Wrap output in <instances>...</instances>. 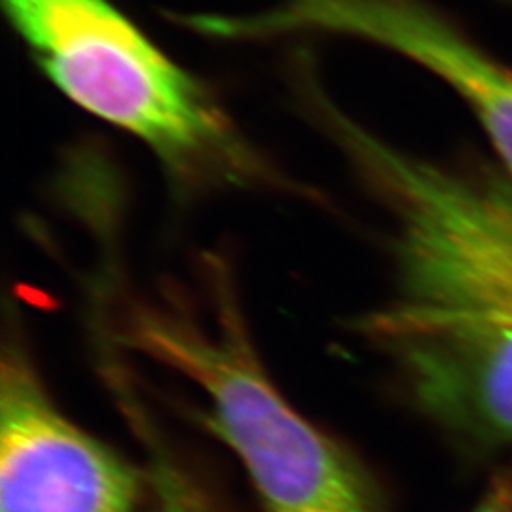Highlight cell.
<instances>
[{
  "instance_id": "obj_2",
  "label": "cell",
  "mask_w": 512,
  "mask_h": 512,
  "mask_svg": "<svg viewBox=\"0 0 512 512\" xmlns=\"http://www.w3.org/2000/svg\"><path fill=\"white\" fill-rule=\"evenodd\" d=\"M198 308L128 300L124 346L202 393L205 425L245 467L266 512H384L365 467L300 414L270 378L224 264L209 258Z\"/></svg>"
},
{
  "instance_id": "obj_3",
  "label": "cell",
  "mask_w": 512,
  "mask_h": 512,
  "mask_svg": "<svg viewBox=\"0 0 512 512\" xmlns=\"http://www.w3.org/2000/svg\"><path fill=\"white\" fill-rule=\"evenodd\" d=\"M38 71L65 99L139 141L183 188L272 183L274 171L200 76L110 0H2Z\"/></svg>"
},
{
  "instance_id": "obj_6",
  "label": "cell",
  "mask_w": 512,
  "mask_h": 512,
  "mask_svg": "<svg viewBox=\"0 0 512 512\" xmlns=\"http://www.w3.org/2000/svg\"><path fill=\"white\" fill-rule=\"evenodd\" d=\"M129 418H133L139 433L150 442V484L156 494L158 512H207L202 497L196 494L190 480L181 473V469L165 456L150 435L145 414L137 406H129Z\"/></svg>"
},
{
  "instance_id": "obj_1",
  "label": "cell",
  "mask_w": 512,
  "mask_h": 512,
  "mask_svg": "<svg viewBox=\"0 0 512 512\" xmlns=\"http://www.w3.org/2000/svg\"><path fill=\"white\" fill-rule=\"evenodd\" d=\"M391 217L395 291L355 329L421 414L469 454L512 448V179L421 160L294 82Z\"/></svg>"
},
{
  "instance_id": "obj_4",
  "label": "cell",
  "mask_w": 512,
  "mask_h": 512,
  "mask_svg": "<svg viewBox=\"0 0 512 512\" xmlns=\"http://www.w3.org/2000/svg\"><path fill=\"white\" fill-rule=\"evenodd\" d=\"M203 35L230 42L330 35L404 55L439 76L475 114L512 179V69L425 0H283L247 16L207 14Z\"/></svg>"
},
{
  "instance_id": "obj_5",
  "label": "cell",
  "mask_w": 512,
  "mask_h": 512,
  "mask_svg": "<svg viewBox=\"0 0 512 512\" xmlns=\"http://www.w3.org/2000/svg\"><path fill=\"white\" fill-rule=\"evenodd\" d=\"M143 475L52 399L18 336L0 366V512H141Z\"/></svg>"
},
{
  "instance_id": "obj_7",
  "label": "cell",
  "mask_w": 512,
  "mask_h": 512,
  "mask_svg": "<svg viewBox=\"0 0 512 512\" xmlns=\"http://www.w3.org/2000/svg\"><path fill=\"white\" fill-rule=\"evenodd\" d=\"M471 512H512V471H499Z\"/></svg>"
}]
</instances>
